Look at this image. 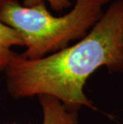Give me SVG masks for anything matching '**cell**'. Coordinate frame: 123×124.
<instances>
[{
  "label": "cell",
  "instance_id": "obj_1",
  "mask_svg": "<svg viewBox=\"0 0 123 124\" xmlns=\"http://www.w3.org/2000/svg\"><path fill=\"white\" fill-rule=\"evenodd\" d=\"M122 27L123 0H116L74 45L37 59L15 53L4 70L8 93L14 99L51 96L69 107L95 110L86 83L102 67L123 73Z\"/></svg>",
  "mask_w": 123,
  "mask_h": 124
},
{
  "label": "cell",
  "instance_id": "obj_5",
  "mask_svg": "<svg viewBox=\"0 0 123 124\" xmlns=\"http://www.w3.org/2000/svg\"><path fill=\"white\" fill-rule=\"evenodd\" d=\"M44 2H48L51 8L56 11H62L64 9L69 8L72 5L70 0H23L22 6L32 7L43 3Z\"/></svg>",
  "mask_w": 123,
  "mask_h": 124
},
{
  "label": "cell",
  "instance_id": "obj_2",
  "mask_svg": "<svg viewBox=\"0 0 123 124\" xmlns=\"http://www.w3.org/2000/svg\"><path fill=\"white\" fill-rule=\"evenodd\" d=\"M109 2L75 0L69 13L56 17L48 11L45 2L27 7L18 0H0V21L15 29L22 38L27 50L21 55L37 59L85 37L103 15V6Z\"/></svg>",
  "mask_w": 123,
  "mask_h": 124
},
{
  "label": "cell",
  "instance_id": "obj_6",
  "mask_svg": "<svg viewBox=\"0 0 123 124\" xmlns=\"http://www.w3.org/2000/svg\"><path fill=\"white\" fill-rule=\"evenodd\" d=\"M122 41H123V27H122Z\"/></svg>",
  "mask_w": 123,
  "mask_h": 124
},
{
  "label": "cell",
  "instance_id": "obj_4",
  "mask_svg": "<svg viewBox=\"0 0 123 124\" xmlns=\"http://www.w3.org/2000/svg\"><path fill=\"white\" fill-rule=\"evenodd\" d=\"M25 46L19 33L10 26L0 21V72L4 71L14 55L11 47Z\"/></svg>",
  "mask_w": 123,
  "mask_h": 124
},
{
  "label": "cell",
  "instance_id": "obj_3",
  "mask_svg": "<svg viewBox=\"0 0 123 124\" xmlns=\"http://www.w3.org/2000/svg\"><path fill=\"white\" fill-rule=\"evenodd\" d=\"M38 100L43 111L41 124H78L79 110L67 107L51 96H39Z\"/></svg>",
  "mask_w": 123,
  "mask_h": 124
}]
</instances>
